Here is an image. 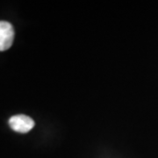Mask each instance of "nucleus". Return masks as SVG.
Returning a JSON list of instances; mask_svg holds the SVG:
<instances>
[{
  "label": "nucleus",
  "mask_w": 158,
  "mask_h": 158,
  "mask_svg": "<svg viewBox=\"0 0 158 158\" xmlns=\"http://www.w3.org/2000/svg\"><path fill=\"white\" fill-rule=\"evenodd\" d=\"M9 125L11 128L19 133H27L34 127V121L27 115H15L9 119Z\"/></svg>",
  "instance_id": "f257e3e1"
},
{
  "label": "nucleus",
  "mask_w": 158,
  "mask_h": 158,
  "mask_svg": "<svg viewBox=\"0 0 158 158\" xmlns=\"http://www.w3.org/2000/svg\"><path fill=\"white\" fill-rule=\"evenodd\" d=\"M14 40V29L7 21H0V51L11 48Z\"/></svg>",
  "instance_id": "f03ea898"
}]
</instances>
